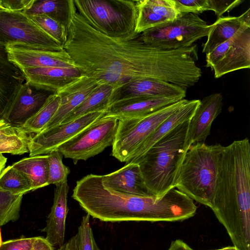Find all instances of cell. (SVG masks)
<instances>
[{"mask_svg":"<svg viewBox=\"0 0 250 250\" xmlns=\"http://www.w3.org/2000/svg\"><path fill=\"white\" fill-rule=\"evenodd\" d=\"M2 239H1V232H0V246L2 243Z\"/></svg>","mask_w":250,"mask_h":250,"instance_id":"obj_47","label":"cell"},{"mask_svg":"<svg viewBox=\"0 0 250 250\" xmlns=\"http://www.w3.org/2000/svg\"><path fill=\"white\" fill-rule=\"evenodd\" d=\"M8 42L0 32V117L7 111L25 82L21 70L8 59Z\"/></svg>","mask_w":250,"mask_h":250,"instance_id":"obj_16","label":"cell"},{"mask_svg":"<svg viewBox=\"0 0 250 250\" xmlns=\"http://www.w3.org/2000/svg\"><path fill=\"white\" fill-rule=\"evenodd\" d=\"M118 120L104 115L79 134L61 145L57 149L64 157L85 161L112 146Z\"/></svg>","mask_w":250,"mask_h":250,"instance_id":"obj_8","label":"cell"},{"mask_svg":"<svg viewBox=\"0 0 250 250\" xmlns=\"http://www.w3.org/2000/svg\"><path fill=\"white\" fill-rule=\"evenodd\" d=\"M214 250H238V249L235 246H229L220 249H217Z\"/></svg>","mask_w":250,"mask_h":250,"instance_id":"obj_46","label":"cell"},{"mask_svg":"<svg viewBox=\"0 0 250 250\" xmlns=\"http://www.w3.org/2000/svg\"><path fill=\"white\" fill-rule=\"evenodd\" d=\"M99 86L94 79L81 75L62 86L56 92L60 96L59 107L43 130L61 124Z\"/></svg>","mask_w":250,"mask_h":250,"instance_id":"obj_13","label":"cell"},{"mask_svg":"<svg viewBox=\"0 0 250 250\" xmlns=\"http://www.w3.org/2000/svg\"><path fill=\"white\" fill-rule=\"evenodd\" d=\"M76 7L73 0H36L29 10L28 15L45 14L62 23L67 27Z\"/></svg>","mask_w":250,"mask_h":250,"instance_id":"obj_26","label":"cell"},{"mask_svg":"<svg viewBox=\"0 0 250 250\" xmlns=\"http://www.w3.org/2000/svg\"><path fill=\"white\" fill-rule=\"evenodd\" d=\"M139 35H106L91 26L76 8L67 25L63 48L82 75L119 92L130 83L146 79L184 87L190 69L188 49L155 48L142 42Z\"/></svg>","mask_w":250,"mask_h":250,"instance_id":"obj_1","label":"cell"},{"mask_svg":"<svg viewBox=\"0 0 250 250\" xmlns=\"http://www.w3.org/2000/svg\"><path fill=\"white\" fill-rule=\"evenodd\" d=\"M31 138V135L18 127L16 132L0 139V154L21 155L29 152Z\"/></svg>","mask_w":250,"mask_h":250,"instance_id":"obj_30","label":"cell"},{"mask_svg":"<svg viewBox=\"0 0 250 250\" xmlns=\"http://www.w3.org/2000/svg\"><path fill=\"white\" fill-rule=\"evenodd\" d=\"M250 67V25H245L235 35L224 58L212 69L219 78L230 72Z\"/></svg>","mask_w":250,"mask_h":250,"instance_id":"obj_19","label":"cell"},{"mask_svg":"<svg viewBox=\"0 0 250 250\" xmlns=\"http://www.w3.org/2000/svg\"><path fill=\"white\" fill-rule=\"evenodd\" d=\"M52 93L25 82L7 111L2 116L14 126L20 127L42 106Z\"/></svg>","mask_w":250,"mask_h":250,"instance_id":"obj_15","label":"cell"},{"mask_svg":"<svg viewBox=\"0 0 250 250\" xmlns=\"http://www.w3.org/2000/svg\"><path fill=\"white\" fill-rule=\"evenodd\" d=\"M36 238L22 237L2 242L0 250H31Z\"/></svg>","mask_w":250,"mask_h":250,"instance_id":"obj_40","label":"cell"},{"mask_svg":"<svg viewBox=\"0 0 250 250\" xmlns=\"http://www.w3.org/2000/svg\"><path fill=\"white\" fill-rule=\"evenodd\" d=\"M235 36L231 39L219 45L211 52L206 54V66L213 67L225 56L232 43Z\"/></svg>","mask_w":250,"mask_h":250,"instance_id":"obj_38","label":"cell"},{"mask_svg":"<svg viewBox=\"0 0 250 250\" xmlns=\"http://www.w3.org/2000/svg\"><path fill=\"white\" fill-rule=\"evenodd\" d=\"M12 166L29 180L32 191L49 185L48 154L24 158Z\"/></svg>","mask_w":250,"mask_h":250,"instance_id":"obj_25","label":"cell"},{"mask_svg":"<svg viewBox=\"0 0 250 250\" xmlns=\"http://www.w3.org/2000/svg\"><path fill=\"white\" fill-rule=\"evenodd\" d=\"M243 0H208V10L213 11L217 18L239 5Z\"/></svg>","mask_w":250,"mask_h":250,"instance_id":"obj_39","label":"cell"},{"mask_svg":"<svg viewBox=\"0 0 250 250\" xmlns=\"http://www.w3.org/2000/svg\"><path fill=\"white\" fill-rule=\"evenodd\" d=\"M0 32L8 41L37 45L55 51L63 49L25 12L1 14Z\"/></svg>","mask_w":250,"mask_h":250,"instance_id":"obj_11","label":"cell"},{"mask_svg":"<svg viewBox=\"0 0 250 250\" xmlns=\"http://www.w3.org/2000/svg\"><path fill=\"white\" fill-rule=\"evenodd\" d=\"M181 100L170 97L150 98L112 104L104 116L115 117L118 120L143 117Z\"/></svg>","mask_w":250,"mask_h":250,"instance_id":"obj_21","label":"cell"},{"mask_svg":"<svg viewBox=\"0 0 250 250\" xmlns=\"http://www.w3.org/2000/svg\"><path fill=\"white\" fill-rule=\"evenodd\" d=\"M25 82L37 88L56 93L82 74L77 67H28L21 69Z\"/></svg>","mask_w":250,"mask_h":250,"instance_id":"obj_18","label":"cell"},{"mask_svg":"<svg viewBox=\"0 0 250 250\" xmlns=\"http://www.w3.org/2000/svg\"><path fill=\"white\" fill-rule=\"evenodd\" d=\"M88 214L82 218L77 234L78 250H100L93 234Z\"/></svg>","mask_w":250,"mask_h":250,"instance_id":"obj_34","label":"cell"},{"mask_svg":"<svg viewBox=\"0 0 250 250\" xmlns=\"http://www.w3.org/2000/svg\"><path fill=\"white\" fill-rule=\"evenodd\" d=\"M60 102L59 94L52 93L40 110L19 127L29 134L41 132L56 114Z\"/></svg>","mask_w":250,"mask_h":250,"instance_id":"obj_27","label":"cell"},{"mask_svg":"<svg viewBox=\"0 0 250 250\" xmlns=\"http://www.w3.org/2000/svg\"><path fill=\"white\" fill-rule=\"evenodd\" d=\"M57 250H78L77 234L71 238L68 241L59 247Z\"/></svg>","mask_w":250,"mask_h":250,"instance_id":"obj_43","label":"cell"},{"mask_svg":"<svg viewBox=\"0 0 250 250\" xmlns=\"http://www.w3.org/2000/svg\"><path fill=\"white\" fill-rule=\"evenodd\" d=\"M238 250H250V144L247 138L224 146L211 208Z\"/></svg>","mask_w":250,"mask_h":250,"instance_id":"obj_2","label":"cell"},{"mask_svg":"<svg viewBox=\"0 0 250 250\" xmlns=\"http://www.w3.org/2000/svg\"><path fill=\"white\" fill-rule=\"evenodd\" d=\"M212 24L198 15L186 14L148 29L139 35L144 42L161 49H176L192 46L201 38L208 36Z\"/></svg>","mask_w":250,"mask_h":250,"instance_id":"obj_7","label":"cell"},{"mask_svg":"<svg viewBox=\"0 0 250 250\" xmlns=\"http://www.w3.org/2000/svg\"><path fill=\"white\" fill-rule=\"evenodd\" d=\"M200 101V100H188L185 104L163 121L141 145L129 161L141 157L170 130L184 121L190 119Z\"/></svg>","mask_w":250,"mask_h":250,"instance_id":"obj_23","label":"cell"},{"mask_svg":"<svg viewBox=\"0 0 250 250\" xmlns=\"http://www.w3.org/2000/svg\"><path fill=\"white\" fill-rule=\"evenodd\" d=\"M0 191L23 195L32 191V188L29 180L11 165L0 173Z\"/></svg>","mask_w":250,"mask_h":250,"instance_id":"obj_28","label":"cell"},{"mask_svg":"<svg viewBox=\"0 0 250 250\" xmlns=\"http://www.w3.org/2000/svg\"><path fill=\"white\" fill-rule=\"evenodd\" d=\"M104 186L121 193L139 196H155L147 187L137 163L129 162L110 173L102 175Z\"/></svg>","mask_w":250,"mask_h":250,"instance_id":"obj_17","label":"cell"},{"mask_svg":"<svg viewBox=\"0 0 250 250\" xmlns=\"http://www.w3.org/2000/svg\"><path fill=\"white\" fill-rule=\"evenodd\" d=\"M186 91L178 85L161 80L141 79L134 81L123 88L110 104L150 98L170 97L183 99L186 96Z\"/></svg>","mask_w":250,"mask_h":250,"instance_id":"obj_12","label":"cell"},{"mask_svg":"<svg viewBox=\"0 0 250 250\" xmlns=\"http://www.w3.org/2000/svg\"><path fill=\"white\" fill-rule=\"evenodd\" d=\"M23 195L0 191V226L19 218Z\"/></svg>","mask_w":250,"mask_h":250,"instance_id":"obj_29","label":"cell"},{"mask_svg":"<svg viewBox=\"0 0 250 250\" xmlns=\"http://www.w3.org/2000/svg\"><path fill=\"white\" fill-rule=\"evenodd\" d=\"M224 146L205 143L191 145L179 168L174 188L211 208L215 192L218 160Z\"/></svg>","mask_w":250,"mask_h":250,"instance_id":"obj_4","label":"cell"},{"mask_svg":"<svg viewBox=\"0 0 250 250\" xmlns=\"http://www.w3.org/2000/svg\"><path fill=\"white\" fill-rule=\"evenodd\" d=\"M189 121L179 125L141 157L129 161L139 164L147 187L158 198L174 188L179 168L189 147L187 139Z\"/></svg>","mask_w":250,"mask_h":250,"instance_id":"obj_3","label":"cell"},{"mask_svg":"<svg viewBox=\"0 0 250 250\" xmlns=\"http://www.w3.org/2000/svg\"><path fill=\"white\" fill-rule=\"evenodd\" d=\"M6 50L9 60L21 70L28 67H77L64 49L55 51L37 45L8 41Z\"/></svg>","mask_w":250,"mask_h":250,"instance_id":"obj_10","label":"cell"},{"mask_svg":"<svg viewBox=\"0 0 250 250\" xmlns=\"http://www.w3.org/2000/svg\"><path fill=\"white\" fill-rule=\"evenodd\" d=\"M6 162L7 158L2 154H0V173L4 168Z\"/></svg>","mask_w":250,"mask_h":250,"instance_id":"obj_45","label":"cell"},{"mask_svg":"<svg viewBox=\"0 0 250 250\" xmlns=\"http://www.w3.org/2000/svg\"><path fill=\"white\" fill-rule=\"evenodd\" d=\"M107 109L85 114L71 122L43 130L31 136L30 157L48 154L103 117Z\"/></svg>","mask_w":250,"mask_h":250,"instance_id":"obj_9","label":"cell"},{"mask_svg":"<svg viewBox=\"0 0 250 250\" xmlns=\"http://www.w3.org/2000/svg\"><path fill=\"white\" fill-rule=\"evenodd\" d=\"M119 92L118 90L111 86L100 85L61 124L71 122L91 112L104 109L107 110L112 100Z\"/></svg>","mask_w":250,"mask_h":250,"instance_id":"obj_24","label":"cell"},{"mask_svg":"<svg viewBox=\"0 0 250 250\" xmlns=\"http://www.w3.org/2000/svg\"><path fill=\"white\" fill-rule=\"evenodd\" d=\"M245 25H250V9L239 17H222L212 24L203 53L207 54L219 45L232 38Z\"/></svg>","mask_w":250,"mask_h":250,"instance_id":"obj_22","label":"cell"},{"mask_svg":"<svg viewBox=\"0 0 250 250\" xmlns=\"http://www.w3.org/2000/svg\"><path fill=\"white\" fill-rule=\"evenodd\" d=\"M18 127L14 126L2 117H0V139L16 132Z\"/></svg>","mask_w":250,"mask_h":250,"instance_id":"obj_41","label":"cell"},{"mask_svg":"<svg viewBox=\"0 0 250 250\" xmlns=\"http://www.w3.org/2000/svg\"><path fill=\"white\" fill-rule=\"evenodd\" d=\"M27 15L56 42L63 47L67 36L66 26L45 14Z\"/></svg>","mask_w":250,"mask_h":250,"instance_id":"obj_31","label":"cell"},{"mask_svg":"<svg viewBox=\"0 0 250 250\" xmlns=\"http://www.w3.org/2000/svg\"><path fill=\"white\" fill-rule=\"evenodd\" d=\"M188 101L182 99L145 116L118 120L111 155L120 162H128L157 127Z\"/></svg>","mask_w":250,"mask_h":250,"instance_id":"obj_6","label":"cell"},{"mask_svg":"<svg viewBox=\"0 0 250 250\" xmlns=\"http://www.w3.org/2000/svg\"><path fill=\"white\" fill-rule=\"evenodd\" d=\"M77 11L93 28L108 36L126 37L135 33V0H73Z\"/></svg>","mask_w":250,"mask_h":250,"instance_id":"obj_5","label":"cell"},{"mask_svg":"<svg viewBox=\"0 0 250 250\" xmlns=\"http://www.w3.org/2000/svg\"><path fill=\"white\" fill-rule=\"evenodd\" d=\"M63 155L57 149L48 154V184L57 185L67 180L70 171L62 161Z\"/></svg>","mask_w":250,"mask_h":250,"instance_id":"obj_33","label":"cell"},{"mask_svg":"<svg viewBox=\"0 0 250 250\" xmlns=\"http://www.w3.org/2000/svg\"><path fill=\"white\" fill-rule=\"evenodd\" d=\"M31 250H55L54 246L50 244L45 238L37 237Z\"/></svg>","mask_w":250,"mask_h":250,"instance_id":"obj_42","label":"cell"},{"mask_svg":"<svg viewBox=\"0 0 250 250\" xmlns=\"http://www.w3.org/2000/svg\"><path fill=\"white\" fill-rule=\"evenodd\" d=\"M223 96L214 93L200 100L189 123L187 145L188 147L197 143H204L210 134L213 121L222 112Z\"/></svg>","mask_w":250,"mask_h":250,"instance_id":"obj_14","label":"cell"},{"mask_svg":"<svg viewBox=\"0 0 250 250\" xmlns=\"http://www.w3.org/2000/svg\"><path fill=\"white\" fill-rule=\"evenodd\" d=\"M36 0H0V15L4 13L25 12Z\"/></svg>","mask_w":250,"mask_h":250,"instance_id":"obj_37","label":"cell"},{"mask_svg":"<svg viewBox=\"0 0 250 250\" xmlns=\"http://www.w3.org/2000/svg\"><path fill=\"white\" fill-rule=\"evenodd\" d=\"M144 3L153 12L173 21L178 13L174 8L173 0H143Z\"/></svg>","mask_w":250,"mask_h":250,"instance_id":"obj_35","label":"cell"},{"mask_svg":"<svg viewBox=\"0 0 250 250\" xmlns=\"http://www.w3.org/2000/svg\"><path fill=\"white\" fill-rule=\"evenodd\" d=\"M135 2L137 12L135 28L137 34L171 21L168 19L153 12L144 3L143 0H135Z\"/></svg>","mask_w":250,"mask_h":250,"instance_id":"obj_32","label":"cell"},{"mask_svg":"<svg viewBox=\"0 0 250 250\" xmlns=\"http://www.w3.org/2000/svg\"><path fill=\"white\" fill-rule=\"evenodd\" d=\"M168 250H194L183 241L177 239L171 243Z\"/></svg>","mask_w":250,"mask_h":250,"instance_id":"obj_44","label":"cell"},{"mask_svg":"<svg viewBox=\"0 0 250 250\" xmlns=\"http://www.w3.org/2000/svg\"><path fill=\"white\" fill-rule=\"evenodd\" d=\"M69 188L67 180L56 185L53 204L42 229L46 234L45 239L53 246L60 247L64 244Z\"/></svg>","mask_w":250,"mask_h":250,"instance_id":"obj_20","label":"cell"},{"mask_svg":"<svg viewBox=\"0 0 250 250\" xmlns=\"http://www.w3.org/2000/svg\"><path fill=\"white\" fill-rule=\"evenodd\" d=\"M179 16L186 14H198L208 10V0H173Z\"/></svg>","mask_w":250,"mask_h":250,"instance_id":"obj_36","label":"cell"}]
</instances>
